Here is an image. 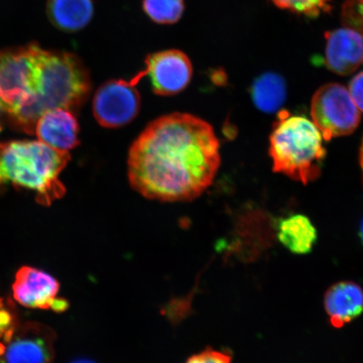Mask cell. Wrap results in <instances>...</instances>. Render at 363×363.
Masks as SVG:
<instances>
[{
    "mask_svg": "<svg viewBox=\"0 0 363 363\" xmlns=\"http://www.w3.org/2000/svg\"><path fill=\"white\" fill-rule=\"evenodd\" d=\"M359 162H360V166H361V169L362 172V178H363V138H362V145H361V147H360Z\"/></svg>",
    "mask_w": 363,
    "mask_h": 363,
    "instance_id": "obj_22",
    "label": "cell"
},
{
    "mask_svg": "<svg viewBox=\"0 0 363 363\" xmlns=\"http://www.w3.org/2000/svg\"><path fill=\"white\" fill-rule=\"evenodd\" d=\"M220 165L213 127L190 113H174L150 123L130 147L128 178L143 196L191 201L214 181Z\"/></svg>",
    "mask_w": 363,
    "mask_h": 363,
    "instance_id": "obj_1",
    "label": "cell"
},
{
    "mask_svg": "<svg viewBox=\"0 0 363 363\" xmlns=\"http://www.w3.org/2000/svg\"><path fill=\"white\" fill-rule=\"evenodd\" d=\"M363 62V35L352 28L326 34L325 63L335 74L347 76Z\"/></svg>",
    "mask_w": 363,
    "mask_h": 363,
    "instance_id": "obj_11",
    "label": "cell"
},
{
    "mask_svg": "<svg viewBox=\"0 0 363 363\" xmlns=\"http://www.w3.org/2000/svg\"><path fill=\"white\" fill-rule=\"evenodd\" d=\"M342 21L345 26L363 35V0H346L343 6Z\"/></svg>",
    "mask_w": 363,
    "mask_h": 363,
    "instance_id": "obj_19",
    "label": "cell"
},
{
    "mask_svg": "<svg viewBox=\"0 0 363 363\" xmlns=\"http://www.w3.org/2000/svg\"><path fill=\"white\" fill-rule=\"evenodd\" d=\"M360 112L349 90L339 84L322 86L312 99L313 122L326 140L352 134L360 123Z\"/></svg>",
    "mask_w": 363,
    "mask_h": 363,
    "instance_id": "obj_5",
    "label": "cell"
},
{
    "mask_svg": "<svg viewBox=\"0 0 363 363\" xmlns=\"http://www.w3.org/2000/svg\"><path fill=\"white\" fill-rule=\"evenodd\" d=\"M277 6L308 17H316L329 10L330 0H272Z\"/></svg>",
    "mask_w": 363,
    "mask_h": 363,
    "instance_id": "obj_18",
    "label": "cell"
},
{
    "mask_svg": "<svg viewBox=\"0 0 363 363\" xmlns=\"http://www.w3.org/2000/svg\"><path fill=\"white\" fill-rule=\"evenodd\" d=\"M72 363H94V362L92 361H90V360H87V359H79V360H77Z\"/></svg>",
    "mask_w": 363,
    "mask_h": 363,
    "instance_id": "obj_23",
    "label": "cell"
},
{
    "mask_svg": "<svg viewBox=\"0 0 363 363\" xmlns=\"http://www.w3.org/2000/svg\"><path fill=\"white\" fill-rule=\"evenodd\" d=\"M60 284L52 275L35 267H23L13 284V298L21 306L40 310L65 311L68 303L58 298Z\"/></svg>",
    "mask_w": 363,
    "mask_h": 363,
    "instance_id": "obj_9",
    "label": "cell"
},
{
    "mask_svg": "<svg viewBox=\"0 0 363 363\" xmlns=\"http://www.w3.org/2000/svg\"><path fill=\"white\" fill-rule=\"evenodd\" d=\"M56 335L43 324H15L0 342L3 363H52Z\"/></svg>",
    "mask_w": 363,
    "mask_h": 363,
    "instance_id": "obj_8",
    "label": "cell"
},
{
    "mask_svg": "<svg viewBox=\"0 0 363 363\" xmlns=\"http://www.w3.org/2000/svg\"><path fill=\"white\" fill-rule=\"evenodd\" d=\"M2 306H3L2 301H1V299H0V308H2Z\"/></svg>",
    "mask_w": 363,
    "mask_h": 363,
    "instance_id": "obj_25",
    "label": "cell"
},
{
    "mask_svg": "<svg viewBox=\"0 0 363 363\" xmlns=\"http://www.w3.org/2000/svg\"><path fill=\"white\" fill-rule=\"evenodd\" d=\"M186 363H233L229 353L207 348L190 357Z\"/></svg>",
    "mask_w": 363,
    "mask_h": 363,
    "instance_id": "obj_20",
    "label": "cell"
},
{
    "mask_svg": "<svg viewBox=\"0 0 363 363\" xmlns=\"http://www.w3.org/2000/svg\"><path fill=\"white\" fill-rule=\"evenodd\" d=\"M324 305L331 325L342 328L362 314L363 289L352 281L335 284L326 291Z\"/></svg>",
    "mask_w": 363,
    "mask_h": 363,
    "instance_id": "obj_13",
    "label": "cell"
},
{
    "mask_svg": "<svg viewBox=\"0 0 363 363\" xmlns=\"http://www.w3.org/2000/svg\"><path fill=\"white\" fill-rule=\"evenodd\" d=\"M277 238L290 252L306 255L314 248L317 230L307 216L293 215L279 222Z\"/></svg>",
    "mask_w": 363,
    "mask_h": 363,
    "instance_id": "obj_14",
    "label": "cell"
},
{
    "mask_svg": "<svg viewBox=\"0 0 363 363\" xmlns=\"http://www.w3.org/2000/svg\"><path fill=\"white\" fill-rule=\"evenodd\" d=\"M91 88L87 67L74 54L48 51L35 44L28 99L13 125L33 134L36 122L45 112L56 108L78 111L87 101Z\"/></svg>",
    "mask_w": 363,
    "mask_h": 363,
    "instance_id": "obj_2",
    "label": "cell"
},
{
    "mask_svg": "<svg viewBox=\"0 0 363 363\" xmlns=\"http://www.w3.org/2000/svg\"><path fill=\"white\" fill-rule=\"evenodd\" d=\"M93 0H48L50 21L66 33H76L85 26L94 16Z\"/></svg>",
    "mask_w": 363,
    "mask_h": 363,
    "instance_id": "obj_15",
    "label": "cell"
},
{
    "mask_svg": "<svg viewBox=\"0 0 363 363\" xmlns=\"http://www.w3.org/2000/svg\"><path fill=\"white\" fill-rule=\"evenodd\" d=\"M269 153L275 172L305 185L319 178L326 156L314 122L284 112L270 135Z\"/></svg>",
    "mask_w": 363,
    "mask_h": 363,
    "instance_id": "obj_4",
    "label": "cell"
},
{
    "mask_svg": "<svg viewBox=\"0 0 363 363\" xmlns=\"http://www.w3.org/2000/svg\"><path fill=\"white\" fill-rule=\"evenodd\" d=\"M69 161V152L40 140L0 143V185L12 184L33 190L36 201L50 206L66 193L59 176Z\"/></svg>",
    "mask_w": 363,
    "mask_h": 363,
    "instance_id": "obj_3",
    "label": "cell"
},
{
    "mask_svg": "<svg viewBox=\"0 0 363 363\" xmlns=\"http://www.w3.org/2000/svg\"><path fill=\"white\" fill-rule=\"evenodd\" d=\"M79 130L74 113L56 108L39 118L34 133L40 143L59 151L69 152L79 144Z\"/></svg>",
    "mask_w": 363,
    "mask_h": 363,
    "instance_id": "obj_12",
    "label": "cell"
},
{
    "mask_svg": "<svg viewBox=\"0 0 363 363\" xmlns=\"http://www.w3.org/2000/svg\"><path fill=\"white\" fill-rule=\"evenodd\" d=\"M143 8L149 19L160 25L178 22L184 11V0H143Z\"/></svg>",
    "mask_w": 363,
    "mask_h": 363,
    "instance_id": "obj_17",
    "label": "cell"
},
{
    "mask_svg": "<svg viewBox=\"0 0 363 363\" xmlns=\"http://www.w3.org/2000/svg\"><path fill=\"white\" fill-rule=\"evenodd\" d=\"M143 78L140 72L130 81L111 80L98 89L93 111L99 125L104 128H119L135 119L140 108V97L135 85Z\"/></svg>",
    "mask_w": 363,
    "mask_h": 363,
    "instance_id": "obj_7",
    "label": "cell"
},
{
    "mask_svg": "<svg viewBox=\"0 0 363 363\" xmlns=\"http://www.w3.org/2000/svg\"><path fill=\"white\" fill-rule=\"evenodd\" d=\"M286 84L284 79L274 72L262 74L254 82L252 98L258 110L274 113L282 107L286 99Z\"/></svg>",
    "mask_w": 363,
    "mask_h": 363,
    "instance_id": "obj_16",
    "label": "cell"
},
{
    "mask_svg": "<svg viewBox=\"0 0 363 363\" xmlns=\"http://www.w3.org/2000/svg\"><path fill=\"white\" fill-rule=\"evenodd\" d=\"M349 93L359 111L363 112V72L352 79L349 85Z\"/></svg>",
    "mask_w": 363,
    "mask_h": 363,
    "instance_id": "obj_21",
    "label": "cell"
},
{
    "mask_svg": "<svg viewBox=\"0 0 363 363\" xmlns=\"http://www.w3.org/2000/svg\"><path fill=\"white\" fill-rule=\"evenodd\" d=\"M360 238L362 240V242L363 244V220H362L361 226H360Z\"/></svg>",
    "mask_w": 363,
    "mask_h": 363,
    "instance_id": "obj_24",
    "label": "cell"
},
{
    "mask_svg": "<svg viewBox=\"0 0 363 363\" xmlns=\"http://www.w3.org/2000/svg\"><path fill=\"white\" fill-rule=\"evenodd\" d=\"M145 62V76L150 77L154 92L162 96L182 92L192 79L191 62L179 50H166L149 55Z\"/></svg>",
    "mask_w": 363,
    "mask_h": 363,
    "instance_id": "obj_10",
    "label": "cell"
},
{
    "mask_svg": "<svg viewBox=\"0 0 363 363\" xmlns=\"http://www.w3.org/2000/svg\"><path fill=\"white\" fill-rule=\"evenodd\" d=\"M34 45L0 51V113L11 123L28 99Z\"/></svg>",
    "mask_w": 363,
    "mask_h": 363,
    "instance_id": "obj_6",
    "label": "cell"
}]
</instances>
